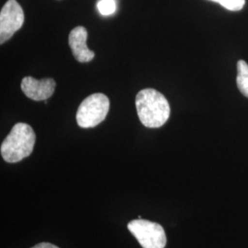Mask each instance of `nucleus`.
Masks as SVG:
<instances>
[{
    "mask_svg": "<svg viewBox=\"0 0 248 248\" xmlns=\"http://www.w3.org/2000/svg\"><path fill=\"white\" fill-rule=\"evenodd\" d=\"M128 229L142 248H165L167 245L165 230L156 222L137 219L128 223Z\"/></svg>",
    "mask_w": 248,
    "mask_h": 248,
    "instance_id": "4",
    "label": "nucleus"
},
{
    "mask_svg": "<svg viewBox=\"0 0 248 248\" xmlns=\"http://www.w3.org/2000/svg\"><path fill=\"white\" fill-rule=\"evenodd\" d=\"M31 248H57L56 246L52 245L50 243H41V244H38L36 245L35 247Z\"/></svg>",
    "mask_w": 248,
    "mask_h": 248,
    "instance_id": "11",
    "label": "nucleus"
},
{
    "mask_svg": "<svg viewBox=\"0 0 248 248\" xmlns=\"http://www.w3.org/2000/svg\"><path fill=\"white\" fill-rule=\"evenodd\" d=\"M87 39L88 31L84 27H76L69 34L68 43L72 53L76 60L79 62H90L95 56V53L90 51L87 45Z\"/></svg>",
    "mask_w": 248,
    "mask_h": 248,
    "instance_id": "7",
    "label": "nucleus"
},
{
    "mask_svg": "<svg viewBox=\"0 0 248 248\" xmlns=\"http://www.w3.org/2000/svg\"><path fill=\"white\" fill-rule=\"evenodd\" d=\"M36 136L26 124H15L1 144V155L8 163H17L28 157L33 151Z\"/></svg>",
    "mask_w": 248,
    "mask_h": 248,
    "instance_id": "2",
    "label": "nucleus"
},
{
    "mask_svg": "<svg viewBox=\"0 0 248 248\" xmlns=\"http://www.w3.org/2000/svg\"><path fill=\"white\" fill-rule=\"evenodd\" d=\"M98 11L101 15L108 16L115 12L116 3L114 0H100L98 3Z\"/></svg>",
    "mask_w": 248,
    "mask_h": 248,
    "instance_id": "10",
    "label": "nucleus"
},
{
    "mask_svg": "<svg viewBox=\"0 0 248 248\" xmlns=\"http://www.w3.org/2000/svg\"><path fill=\"white\" fill-rule=\"evenodd\" d=\"M55 86V81L50 78L37 80L31 77H26L21 81L20 87L28 98L35 101H45L53 96Z\"/></svg>",
    "mask_w": 248,
    "mask_h": 248,
    "instance_id": "6",
    "label": "nucleus"
},
{
    "mask_svg": "<svg viewBox=\"0 0 248 248\" xmlns=\"http://www.w3.org/2000/svg\"><path fill=\"white\" fill-rule=\"evenodd\" d=\"M109 109V100L106 95L96 93L85 98L77 112V122L81 128H93L101 124Z\"/></svg>",
    "mask_w": 248,
    "mask_h": 248,
    "instance_id": "3",
    "label": "nucleus"
},
{
    "mask_svg": "<svg viewBox=\"0 0 248 248\" xmlns=\"http://www.w3.org/2000/svg\"><path fill=\"white\" fill-rule=\"evenodd\" d=\"M236 84L240 92L248 98V64L244 60L237 62Z\"/></svg>",
    "mask_w": 248,
    "mask_h": 248,
    "instance_id": "8",
    "label": "nucleus"
},
{
    "mask_svg": "<svg viewBox=\"0 0 248 248\" xmlns=\"http://www.w3.org/2000/svg\"><path fill=\"white\" fill-rule=\"evenodd\" d=\"M24 23V12L16 0H9L0 11V43L4 44Z\"/></svg>",
    "mask_w": 248,
    "mask_h": 248,
    "instance_id": "5",
    "label": "nucleus"
},
{
    "mask_svg": "<svg viewBox=\"0 0 248 248\" xmlns=\"http://www.w3.org/2000/svg\"><path fill=\"white\" fill-rule=\"evenodd\" d=\"M219 3L223 8L231 11H239L244 8L246 0H211Z\"/></svg>",
    "mask_w": 248,
    "mask_h": 248,
    "instance_id": "9",
    "label": "nucleus"
},
{
    "mask_svg": "<svg viewBox=\"0 0 248 248\" xmlns=\"http://www.w3.org/2000/svg\"><path fill=\"white\" fill-rule=\"evenodd\" d=\"M140 122L147 128H159L170 116V106L166 97L153 89H142L135 98Z\"/></svg>",
    "mask_w": 248,
    "mask_h": 248,
    "instance_id": "1",
    "label": "nucleus"
}]
</instances>
